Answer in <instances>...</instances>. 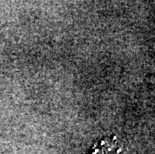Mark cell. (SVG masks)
Returning <instances> with one entry per match:
<instances>
[{
	"mask_svg": "<svg viewBox=\"0 0 155 154\" xmlns=\"http://www.w3.org/2000/svg\"><path fill=\"white\" fill-rule=\"evenodd\" d=\"M121 151L120 143L114 139H104L96 144L92 154H119Z\"/></svg>",
	"mask_w": 155,
	"mask_h": 154,
	"instance_id": "1",
	"label": "cell"
}]
</instances>
